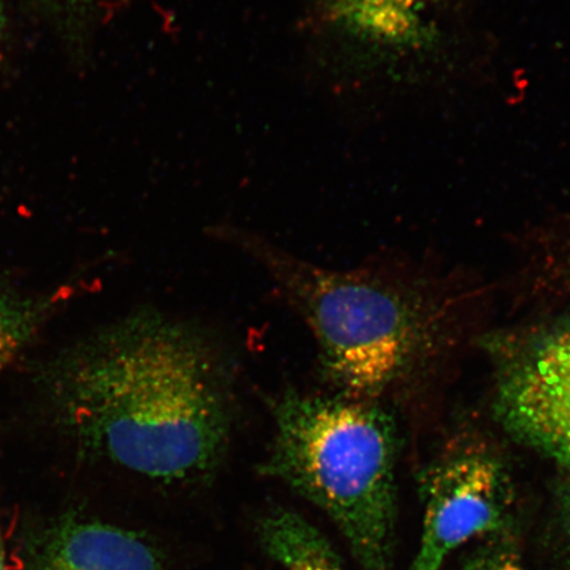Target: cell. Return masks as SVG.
<instances>
[{"label":"cell","mask_w":570,"mask_h":570,"mask_svg":"<svg viewBox=\"0 0 570 570\" xmlns=\"http://www.w3.org/2000/svg\"><path fill=\"white\" fill-rule=\"evenodd\" d=\"M550 538L556 570H570V474L556 499Z\"/></svg>","instance_id":"11"},{"label":"cell","mask_w":570,"mask_h":570,"mask_svg":"<svg viewBox=\"0 0 570 570\" xmlns=\"http://www.w3.org/2000/svg\"><path fill=\"white\" fill-rule=\"evenodd\" d=\"M53 422L76 446L164 483L208 479L230 443L226 363L202 332L159 312L120 318L40 370Z\"/></svg>","instance_id":"1"},{"label":"cell","mask_w":570,"mask_h":570,"mask_svg":"<svg viewBox=\"0 0 570 570\" xmlns=\"http://www.w3.org/2000/svg\"><path fill=\"white\" fill-rule=\"evenodd\" d=\"M0 570H7L2 534H0Z\"/></svg>","instance_id":"13"},{"label":"cell","mask_w":570,"mask_h":570,"mask_svg":"<svg viewBox=\"0 0 570 570\" xmlns=\"http://www.w3.org/2000/svg\"><path fill=\"white\" fill-rule=\"evenodd\" d=\"M458 570H527L515 534L483 540Z\"/></svg>","instance_id":"10"},{"label":"cell","mask_w":570,"mask_h":570,"mask_svg":"<svg viewBox=\"0 0 570 570\" xmlns=\"http://www.w3.org/2000/svg\"><path fill=\"white\" fill-rule=\"evenodd\" d=\"M3 26H4L3 0H0V39H2Z\"/></svg>","instance_id":"14"},{"label":"cell","mask_w":570,"mask_h":570,"mask_svg":"<svg viewBox=\"0 0 570 570\" xmlns=\"http://www.w3.org/2000/svg\"><path fill=\"white\" fill-rule=\"evenodd\" d=\"M320 347L324 373L341 395L368 401L402 374L416 344L409 305L368 277L325 269L248 239Z\"/></svg>","instance_id":"3"},{"label":"cell","mask_w":570,"mask_h":570,"mask_svg":"<svg viewBox=\"0 0 570 570\" xmlns=\"http://www.w3.org/2000/svg\"><path fill=\"white\" fill-rule=\"evenodd\" d=\"M422 537L409 570H441L475 539L515 534V488L499 455L466 445L440 455L420 479Z\"/></svg>","instance_id":"4"},{"label":"cell","mask_w":570,"mask_h":570,"mask_svg":"<svg viewBox=\"0 0 570 570\" xmlns=\"http://www.w3.org/2000/svg\"><path fill=\"white\" fill-rule=\"evenodd\" d=\"M327 19L362 39L392 48H422L432 32L420 0H325Z\"/></svg>","instance_id":"7"},{"label":"cell","mask_w":570,"mask_h":570,"mask_svg":"<svg viewBox=\"0 0 570 570\" xmlns=\"http://www.w3.org/2000/svg\"><path fill=\"white\" fill-rule=\"evenodd\" d=\"M262 473L336 524L361 570H391L396 533V440L386 412L361 399L287 391L271 404Z\"/></svg>","instance_id":"2"},{"label":"cell","mask_w":570,"mask_h":570,"mask_svg":"<svg viewBox=\"0 0 570 570\" xmlns=\"http://www.w3.org/2000/svg\"><path fill=\"white\" fill-rule=\"evenodd\" d=\"M259 543L287 570H347L336 548L298 512L274 509L259 520Z\"/></svg>","instance_id":"8"},{"label":"cell","mask_w":570,"mask_h":570,"mask_svg":"<svg viewBox=\"0 0 570 570\" xmlns=\"http://www.w3.org/2000/svg\"><path fill=\"white\" fill-rule=\"evenodd\" d=\"M28 570H164L161 554L135 531L95 518L56 520L35 540Z\"/></svg>","instance_id":"6"},{"label":"cell","mask_w":570,"mask_h":570,"mask_svg":"<svg viewBox=\"0 0 570 570\" xmlns=\"http://www.w3.org/2000/svg\"><path fill=\"white\" fill-rule=\"evenodd\" d=\"M47 6L57 7V9H69L90 2V0H41Z\"/></svg>","instance_id":"12"},{"label":"cell","mask_w":570,"mask_h":570,"mask_svg":"<svg viewBox=\"0 0 570 570\" xmlns=\"http://www.w3.org/2000/svg\"><path fill=\"white\" fill-rule=\"evenodd\" d=\"M497 409L514 436L570 474V320L541 334L505 370Z\"/></svg>","instance_id":"5"},{"label":"cell","mask_w":570,"mask_h":570,"mask_svg":"<svg viewBox=\"0 0 570 570\" xmlns=\"http://www.w3.org/2000/svg\"><path fill=\"white\" fill-rule=\"evenodd\" d=\"M53 301L26 297L0 285V373L32 340Z\"/></svg>","instance_id":"9"}]
</instances>
